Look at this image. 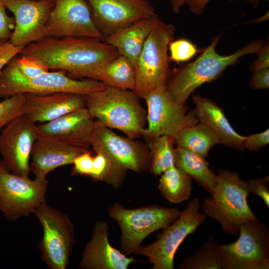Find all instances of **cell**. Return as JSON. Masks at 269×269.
Here are the masks:
<instances>
[{
  "mask_svg": "<svg viewBox=\"0 0 269 269\" xmlns=\"http://www.w3.org/2000/svg\"><path fill=\"white\" fill-rule=\"evenodd\" d=\"M21 72L28 78H33L49 72V69L38 59L29 55L14 57Z\"/></svg>",
  "mask_w": 269,
  "mask_h": 269,
  "instance_id": "33",
  "label": "cell"
},
{
  "mask_svg": "<svg viewBox=\"0 0 269 269\" xmlns=\"http://www.w3.org/2000/svg\"><path fill=\"white\" fill-rule=\"evenodd\" d=\"M216 175L214 193L203 201L201 207L206 216L219 223L223 232L236 236L241 225L258 221L247 202L250 193L247 181L236 171L227 169L218 170Z\"/></svg>",
  "mask_w": 269,
  "mask_h": 269,
  "instance_id": "4",
  "label": "cell"
},
{
  "mask_svg": "<svg viewBox=\"0 0 269 269\" xmlns=\"http://www.w3.org/2000/svg\"><path fill=\"white\" fill-rule=\"evenodd\" d=\"M14 15L15 27L9 41L24 46L44 37V31L54 2L40 0H2Z\"/></svg>",
  "mask_w": 269,
  "mask_h": 269,
  "instance_id": "17",
  "label": "cell"
},
{
  "mask_svg": "<svg viewBox=\"0 0 269 269\" xmlns=\"http://www.w3.org/2000/svg\"><path fill=\"white\" fill-rule=\"evenodd\" d=\"M44 35V37H91L104 41L87 0H55Z\"/></svg>",
  "mask_w": 269,
  "mask_h": 269,
  "instance_id": "14",
  "label": "cell"
},
{
  "mask_svg": "<svg viewBox=\"0 0 269 269\" xmlns=\"http://www.w3.org/2000/svg\"><path fill=\"white\" fill-rule=\"evenodd\" d=\"M158 16L141 19L119 29L104 38L120 55L127 58L135 68L144 43Z\"/></svg>",
  "mask_w": 269,
  "mask_h": 269,
  "instance_id": "23",
  "label": "cell"
},
{
  "mask_svg": "<svg viewBox=\"0 0 269 269\" xmlns=\"http://www.w3.org/2000/svg\"><path fill=\"white\" fill-rule=\"evenodd\" d=\"M135 78L134 67L121 55L104 65L98 74V80L106 87L132 91L134 88Z\"/></svg>",
  "mask_w": 269,
  "mask_h": 269,
  "instance_id": "25",
  "label": "cell"
},
{
  "mask_svg": "<svg viewBox=\"0 0 269 269\" xmlns=\"http://www.w3.org/2000/svg\"><path fill=\"white\" fill-rule=\"evenodd\" d=\"M221 142L216 134L201 123L181 130L175 138V144L206 158L210 149Z\"/></svg>",
  "mask_w": 269,
  "mask_h": 269,
  "instance_id": "26",
  "label": "cell"
},
{
  "mask_svg": "<svg viewBox=\"0 0 269 269\" xmlns=\"http://www.w3.org/2000/svg\"><path fill=\"white\" fill-rule=\"evenodd\" d=\"M170 4L173 12L178 14L181 7L185 4V0H170Z\"/></svg>",
  "mask_w": 269,
  "mask_h": 269,
  "instance_id": "42",
  "label": "cell"
},
{
  "mask_svg": "<svg viewBox=\"0 0 269 269\" xmlns=\"http://www.w3.org/2000/svg\"><path fill=\"white\" fill-rule=\"evenodd\" d=\"M109 226L104 221L94 225L92 237L86 245L80 263L84 269H127L137 262L112 247L109 241Z\"/></svg>",
  "mask_w": 269,
  "mask_h": 269,
  "instance_id": "19",
  "label": "cell"
},
{
  "mask_svg": "<svg viewBox=\"0 0 269 269\" xmlns=\"http://www.w3.org/2000/svg\"><path fill=\"white\" fill-rule=\"evenodd\" d=\"M28 111L25 114L34 124H42L85 107V95L68 92L45 95L26 94Z\"/></svg>",
  "mask_w": 269,
  "mask_h": 269,
  "instance_id": "21",
  "label": "cell"
},
{
  "mask_svg": "<svg viewBox=\"0 0 269 269\" xmlns=\"http://www.w3.org/2000/svg\"><path fill=\"white\" fill-rule=\"evenodd\" d=\"M132 90L106 87L85 95V107L93 119L110 129L134 139L145 128L146 112Z\"/></svg>",
  "mask_w": 269,
  "mask_h": 269,
  "instance_id": "3",
  "label": "cell"
},
{
  "mask_svg": "<svg viewBox=\"0 0 269 269\" xmlns=\"http://www.w3.org/2000/svg\"><path fill=\"white\" fill-rule=\"evenodd\" d=\"M219 244L212 235L192 255L184 259L181 269H222Z\"/></svg>",
  "mask_w": 269,
  "mask_h": 269,
  "instance_id": "29",
  "label": "cell"
},
{
  "mask_svg": "<svg viewBox=\"0 0 269 269\" xmlns=\"http://www.w3.org/2000/svg\"><path fill=\"white\" fill-rule=\"evenodd\" d=\"M143 99L147 107V127L141 135L146 140L163 135L175 139L181 130L198 123L193 110L176 102L166 87L153 90Z\"/></svg>",
  "mask_w": 269,
  "mask_h": 269,
  "instance_id": "11",
  "label": "cell"
},
{
  "mask_svg": "<svg viewBox=\"0 0 269 269\" xmlns=\"http://www.w3.org/2000/svg\"><path fill=\"white\" fill-rule=\"evenodd\" d=\"M93 156L90 149L86 150L75 158L71 174L89 176L92 168Z\"/></svg>",
  "mask_w": 269,
  "mask_h": 269,
  "instance_id": "34",
  "label": "cell"
},
{
  "mask_svg": "<svg viewBox=\"0 0 269 269\" xmlns=\"http://www.w3.org/2000/svg\"><path fill=\"white\" fill-rule=\"evenodd\" d=\"M40 0L49 1H51V2H54V1H55V0Z\"/></svg>",
  "mask_w": 269,
  "mask_h": 269,
  "instance_id": "44",
  "label": "cell"
},
{
  "mask_svg": "<svg viewBox=\"0 0 269 269\" xmlns=\"http://www.w3.org/2000/svg\"><path fill=\"white\" fill-rule=\"evenodd\" d=\"M95 152L106 154L119 168L140 173L148 170V148L140 142L118 135L111 129L95 121L91 140Z\"/></svg>",
  "mask_w": 269,
  "mask_h": 269,
  "instance_id": "15",
  "label": "cell"
},
{
  "mask_svg": "<svg viewBox=\"0 0 269 269\" xmlns=\"http://www.w3.org/2000/svg\"><path fill=\"white\" fill-rule=\"evenodd\" d=\"M181 213L177 208L157 205L128 209L118 203H114L108 210L109 216L121 228L122 252L126 256L134 254L147 236L166 228Z\"/></svg>",
  "mask_w": 269,
  "mask_h": 269,
  "instance_id": "7",
  "label": "cell"
},
{
  "mask_svg": "<svg viewBox=\"0 0 269 269\" xmlns=\"http://www.w3.org/2000/svg\"><path fill=\"white\" fill-rule=\"evenodd\" d=\"M24 47L15 46L9 40L0 42V73L7 63L19 54Z\"/></svg>",
  "mask_w": 269,
  "mask_h": 269,
  "instance_id": "38",
  "label": "cell"
},
{
  "mask_svg": "<svg viewBox=\"0 0 269 269\" xmlns=\"http://www.w3.org/2000/svg\"><path fill=\"white\" fill-rule=\"evenodd\" d=\"M256 54L257 59L251 65L250 70L256 72L269 68V46L265 45Z\"/></svg>",
  "mask_w": 269,
  "mask_h": 269,
  "instance_id": "40",
  "label": "cell"
},
{
  "mask_svg": "<svg viewBox=\"0 0 269 269\" xmlns=\"http://www.w3.org/2000/svg\"><path fill=\"white\" fill-rule=\"evenodd\" d=\"M2 0H0V42L9 40L15 27V20L5 11Z\"/></svg>",
  "mask_w": 269,
  "mask_h": 269,
  "instance_id": "36",
  "label": "cell"
},
{
  "mask_svg": "<svg viewBox=\"0 0 269 269\" xmlns=\"http://www.w3.org/2000/svg\"><path fill=\"white\" fill-rule=\"evenodd\" d=\"M48 181L0 172V211L8 221L26 216L46 202Z\"/></svg>",
  "mask_w": 269,
  "mask_h": 269,
  "instance_id": "12",
  "label": "cell"
},
{
  "mask_svg": "<svg viewBox=\"0 0 269 269\" xmlns=\"http://www.w3.org/2000/svg\"><path fill=\"white\" fill-rule=\"evenodd\" d=\"M253 89H268L269 88V68L253 72L250 81Z\"/></svg>",
  "mask_w": 269,
  "mask_h": 269,
  "instance_id": "39",
  "label": "cell"
},
{
  "mask_svg": "<svg viewBox=\"0 0 269 269\" xmlns=\"http://www.w3.org/2000/svg\"><path fill=\"white\" fill-rule=\"evenodd\" d=\"M169 59L179 62L190 60L199 50L196 46L188 40L184 38L172 40L169 44Z\"/></svg>",
  "mask_w": 269,
  "mask_h": 269,
  "instance_id": "32",
  "label": "cell"
},
{
  "mask_svg": "<svg viewBox=\"0 0 269 269\" xmlns=\"http://www.w3.org/2000/svg\"><path fill=\"white\" fill-rule=\"evenodd\" d=\"M95 153L89 177L96 181H105L114 188H119L126 171L117 166L106 154L100 151Z\"/></svg>",
  "mask_w": 269,
  "mask_h": 269,
  "instance_id": "30",
  "label": "cell"
},
{
  "mask_svg": "<svg viewBox=\"0 0 269 269\" xmlns=\"http://www.w3.org/2000/svg\"><path fill=\"white\" fill-rule=\"evenodd\" d=\"M174 164L211 195L217 184V175L208 166L206 158L186 148L174 147Z\"/></svg>",
  "mask_w": 269,
  "mask_h": 269,
  "instance_id": "24",
  "label": "cell"
},
{
  "mask_svg": "<svg viewBox=\"0 0 269 269\" xmlns=\"http://www.w3.org/2000/svg\"><path fill=\"white\" fill-rule=\"evenodd\" d=\"M193 110L199 123L207 126L223 144L240 152L245 150L246 136L239 134L232 127L222 108L215 102L206 97L194 95Z\"/></svg>",
  "mask_w": 269,
  "mask_h": 269,
  "instance_id": "22",
  "label": "cell"
},
{
  "mask_svg": "<svg viewBox=\"0 0 269 269\" xmlns=\"http://www.w3.org/2000/svg\"><path fill=\"white\" fill-rule=\"evenodd\" d=\"M89 149L38 135L31 151L30 172L35 179L47 180L49 173L59 167L73 164L76 157Z\"/></svg>",
  "mask_w": 269,
  "mask_h": 269,
  "instance_id": "20",
  "label": "cell"
},
{
  "mask_svg": "<svg viewBox=\"0 0 269 269\" xmlns=\"http://www.w3.org/2000/svg\"><path fill=\"white\" fill-rule=\"evenodd\" d=\"M38 136L36 125L25 114L15 118L1 130L0 154L6 170L28 176L31 151Z\"/></svg>",
  "mask_w": 269,
  "mask_h": 269,
  "instance_id": "13",
  "label": "cell"
},
{
  "mask_svg": "<svg viewBox=\"0 0 269 269\" xmlns=\"http://www.w3.org/2000/svg\"><path fill=\"white\" fill-rule=\"evenodd\" d=\"M269 143V130L246 136L244 147L250 151L257 152Z\"/></svg>",
  "mask_w": 269,
  "mask_h": 269,
  "instance_id": "37",
  "label": "cell"
},
{
  "mask_svg": "<svg viewBox=\"0 0 269 269\" xmlns=\"http://www.w3.org/2000/svg\"><path fill=\"white\" fill-rule=\"evenodd\" d=\"M269 176H266L264 178H253L247 181L250 192L261 197L268 208L269 207Z\"/></svg>",
  "mask_w": 269,
  "mask_h": 269,
  "instance_id": "35",
  "label": "cell"
},
{
  "mask_svg": "<svg viewBox=\"0 0 269 269\" xmlns=\"http://www.w3.org/2000/svg\"><path fill=\"white\" fill-rule=\"evenodd\" d=\"M14 57L0 73V98L5 99L19 94L45 95L57 92L85 95L106 87L101 81L92 79H74L62 71H49L28 78L19 70Z\"/></svg>",
  "mask_w": 269,
  "mask_h": 269,
  "instance_id": "5",
  "label": "cell"
},
{
  "mask_svg": "<svg viewBox=\"0 0 269 269\" xmlns=\"http://www.w3.org/2000/svg\"><path fill=\"white\" fill-rule=\"evenodd\" d=\"M95 123L85 107L36 126L39 135L89 149Z\"/></svg>",
  "mask_w": 269,
  "mask_h": 269,
  "instance_id": "18",
  "label": "cell"
},
{
  "mask_svg": "<svg viewBox=\"0 0 269 269\" xmlns=\"http://www.w3.org/2000/svg\"><path fill=\"white\" fill-rule=\"evenodd\" d=\"M221 36V34L215 36L196 60L171 69L166 88L177 103L185 104L197 88L204 83L215 80L227 67L239 61V58L257 53L267 44L263 39H257L250 42L231 54L221 55L216 50Z\"/></svg>",
  "mask_w": 269,
  "mask_h": 269,
  "instance_id": "2",
  "label": "cell"
},
{
  "mask_svg": "<svg viewBox=\"0 0 269 269\" xmlns=\"http://www.w3.org/2000/svg\"><path fill=\"white\" fill-rule=\"evenodd\" d=\"M26 94H19L0 102V132L16 117L28 111Z\"/></svg>",
  "mask_w": 269,
  "mask_h": 269,
  "instance_id": "31",
  "label": "cell"
},
{
  "mask_svg": "<svg viewBox=\"0 0 269 269\" xmlns=\"http://www.w3.org/2000/svg\"><path fill=\"white\" fill-rule=\"evenodd\" d=\"M210 0H185L190 11L194 14L199 16L202 14ZM250 3L254 7H257L261 0H245Z\"/></svg>",
  "mask_w": 269,
  "mask_h": 269,
  "instance_id": "41",
  "label": "cell"
},
{
  "mask_svg": "<svg viewBox=\"0 0 269 269\" xmlns=\"http://www.w3.org/2000/svg\"><path fill=\"white\" fill-rule=\"evenodd\" d=\"M146 141L150 155V172L155 175H160L175 166L174 138L163 135Z\"/></svg>",
  "mask_w": 269,
  "mask_h": 269,
  "instance_id": "28",
  "label": "cell"
},
{
  "mask_svg": "<svg viewBox=\"0 0 269 269\" xmlns=\"http://www.w3.org/2000/svg\"><path fill=\"white\" fill-rule=\"evenodd\" d=\"M235 242L218 245L222 269H269V230L263 223L249 222L240 227Z\"/></svg>",
  "mask_w": 269,
  "mask_h": 269,
  "instance_id": "9",
  "label": "cell"
},
{
  "mask_svg": "<svg viewBox=\"0 0 269 269\" xmlns=\"http://www.w3.org/2000/svg\"><path fill=\"white\" fill-rule=\"evenodd\" d=\"M104 39L141 19L157 17L149 0H87Z\"/></svg>",
  "mask_w": 269,
  "mask_h": 269,
  "instance_id": "16",
  "label": "cell"
},
{
  "mask_svg": "<svg viewBox=\"0 0 269 269\" xmlns=\"http://www.w3.org/2000/svg\"><path fill=\"white\" fill-rule=\"evenodd\" d=\"M3 169H6L2 160L0 159V172Z\"/></svg>",
  "mask_w": 269,
  "mask_h": 269,
  "instance_id": "43",
  "label": "cell"
},
{
  "mask_svg": "<svg viewBox=\"0 0 269 269\" xmlns=\"http://www.w3.org/2000/svg\"><path fill=\"white\" fill-rule=\"evenodd\" d=\"M43 230L38 248L42 260L50 269H65L74 240V225L67 215L46 202L33 212Z\"/></svg>",
  "mask_w": 269,
  "mask_h": 269,
  "instance_id": "8",
  "label": "cell"
},
{
  "mask_svg": "<svg viewBox=\"0 0 269 269\" xmlns=\"http://www.w3.org/2000/svg\"><path fill=\"white\" fill-rule=\"evenodd\" d=\"M199 209V199L195 197L179 217L163 230L157 241L148 246H140L134 254L147 257L153 269H174V255L178 248L206 219L207 216Z\"/></svg>",
  "mask_w": 269,
  "mask_h": 269,
  "instance_id": "10",
  "label": "cell"
},
{
  "mask_svg": "<svg viewBox=\"0 0 269 269\" xmlns=\"http://www.w3.org/2000/svg\"><path fill=\"white\" fill-rule=\"evenodd\" d=\"M192 188V178L175 166L162 173L158 185L162 195L173 204L188 200Z\"/></svg>",
  "mask_w": 269,
  "mask_h": 269,
  "instance_id": "27",
  "label": "cell"
},
{
  "mask_svg": "<svg viewBox=\"0 0 269 269\" xmlns=\"http://www.w3.org/2000/svg\"><path fill=\"white\" fill-rule=\"evenodd\" d=\"M19 54L33 56L49 70L64 71L71 78L96 80L103 66L120 55L114 47L100 39L51 36L28 44Z\"/></svg>",
  "mask_w": 269,
  "mask_h": 269,
  "instance_id": "1",
  "label": "cell"
},
{
  "mask_svg": "<svg viewBox=\"0 0 269 269\" xmlns=\"http://www.w3.org/2000/svg\"><path fill=\"white\" fill-rule=\"evenodd\" d=\"M175 28L159 18L146 39L135 66V83L133 91L144 99L149 93L165 87L171 69L167 54Z\"/></svg>",
  "mask_w": 269,
  "mask_h": 269,
  "instance_id": "6",
  "label": "cell"
}]
</instances>
